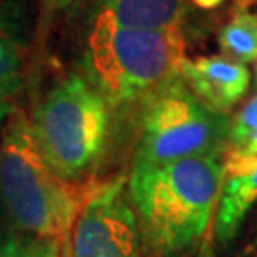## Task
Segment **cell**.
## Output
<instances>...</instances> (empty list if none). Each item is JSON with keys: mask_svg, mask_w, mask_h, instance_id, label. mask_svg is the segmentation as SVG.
Here are the masks:
<instances>
[{"mask_svg": "<svg viewBox=\"0 0 257 257\" xmlns=\"http://www.w3.org/2000/svg\"><path fill=\"white\" fill-rule=\"evenodd\" d=\"M223 185V155L132 170L130 198L139 232L158 257L191 249L210 229Z\"/></svg>", "mask_w": 257, "mask_h": 257, "instance_id": "6da1fadb", "label": "cell"}, {"mask_svg": "<svg viewBox=\"0 0 257 257\" xmlns=\"http://www.w3.org/2000/svg\"><path fill=\"white\" fill-rule=\"evenodd\" d=\"M99 183H73L50 168L18 107L0 134V202L12 225L38 242L63 244Z\"/></svg>", "mask_w": 257, "mask_h": 257, "instance_id": "7a4b0ae2", "label": "cell"}, {"mask_svg": "<svg viewBox=\"0 0 257 257\" xmlns=\"http://www.w3.org/2000/svg\"><path fill=\"white\" fill-rule=\"evenodd\" d=\"M181 29H128L92 21L86 40V78L110 107L151 99L181 74Z\"/></svg>", "mask_w": 257, "mask_h": 257, "instance_id": "3957f363", "label": "cell"}, {"mask_svg": "<svg viewBox=\"0 0 257 257\" xmlns=\"http://www.w3.org/2000/svg\"><path fill=\"white\" fill-rule=\"evenodd\" d=\"M50 168L67 181L84 183L107 149L110 105L82 74H67L48 90L29 116Z\"/></svg>", "mask_w": 257, "mask_h": 257, "instance_id": "277c9868", "label": "cell"}, {"mask_svg": "<svg viewBox=\"0 0 257 257\" xmlns=\"http://www.w3.org/2000/svg\"><path fill=\"white\" fill-rule=\"evenodd\" d=\"M230 118L206 107L175 78L147 101L132 170H151L183 158L223 155Z\"/></svg>", "mask_w": 257, "mask_h": 257, "instance_id": "5b68a950", "label": "cell"}, {"mask_svg": "<svg viewBox=\"0 0 257 257\" xmlns=\"http://www.w3.org/2000/svg\"><path fill=\"white\" fill-rule=\"evenodd\" d=\"M71 248L74 257H143L138 217L122 177L97 185L74 221Z\"/></svg>", "mask_w": 257, "mask_h": 257, "instance_id": "8992f818", "label": "cell"}, {"mask_svg": "<svg viewBox=\"0 0 257 257\" xmlns=\"http://www.w3.org/2000/svg\"><path fill=\"white\" fill-rule=\"evenodd\" d=\"M257 211V153H223V185L213 215V238L219 248L236 244Z\"/></svg>", "mask_w": 257, "mask_h": 257, "instance_id": "52a82bcc", "label": "cell"}, {"mask_svg": "<svg viewBox=\"0 0 257 257\" xmlns=\"http://www.w3.org/2000/svg\"><path fill=\"white\" fill-rule=\"evenodd\" d=\"M31 29L19 0H0V134L25 88Z\"/></svg>", "mask_w": 257, "mask_h": 257, "instance_id": "ba28073f", "label": "cell"}, {"mask_svg": "<svg viewBox=\"0 0 257 257\" xmlns=\"http://www.w3.org/2000/svg\"><path fill=\"white\" fill-rule=\"evenodd\" d=\"M181 80L185 86L219 114H229L249 88V71L246 65L230 61L223 55L185 59L181 65Z\"/></svg>", "mask_w": 257, "mask_h": 257, "instance_id": "9c48e42d", "label": "cell"}, {"mask_svg": "<svg viewBox=\"0 0 257 257\" xmlns=\"http://www.w3.org/2000/svg\"><path fill=\"white\" fill-rule=\"evenodd\" d=\"M189 0H93V21L128 29H181Z\"/></svg>", "mask_w": 257, "mask_h": 257, "instance_id": "30bf717a", "label": "cell"}, {"mask_svg": "<svg viewBox=\"0 0 257 257\" xmlns=\"http://www.w3.org/2000/svg\"><path fill=\"white\" fill-rule=\"evenodd\" d=\"M217 40L223 57L230 61L240 65L257 61V12L238 10L223 25Z\"/></svg>", "mask_w": 257, "mask_h": 257, "instance_id": "8fae6325", "label": "cell"}, {"mask_svg": "<svg viewBox=\"0 0 257 257\" xmlns=\"http://www.w3.org/2000/svg\"><path fill=\"white\" fill-rule=\"evenodd\" d=\"M255 132H257V93L234 114V118L230 120L227 149L240 147V145H242L249 136H253ZM227 149H225V151H227Z\"/></svg>", "mask_w": 257, "mask_h": 257, "instance_id": "7c38bea8", "label": "cell"}, {"mask_svg": "<svg viewBox=\"0 0 257 257\" xmlns=\"http://www.w3.org/2000/svg\"><path fill=\"white\" fill-rule=\"evenodd\" d=\"M59 246L54 242H31L21 246V257H59Z\"/></svg>", "mask_w": 257, "mask_h": 257, "instance_id": "4fadbf2b", "label": "cell"}, {"mask_svg": "<svg viewBox=\"0 0 257 257\" xmlns=\"http://www.w3.org/2000/svg\"><path fill=\"white\" fill-rule=\"evenodd\" d=\"M73 0H42V12H44V18L50 19L54 18L57 12L69 8Z\"/></svg>", "mask_w": 257, "mask_h": 257, "instance_id": "5bb4252c", "label": "cell"}, {"mask_svg": "<svg viewBox=\"0 0 257 257\" xmlns=\"http://www.w3.org/2000/svg\"><path fill=\"white\" fill-rule=\"evenodd\" d=\"M0 257H21V244L14 236H4L0 246Z\"/></svg>", "mask_w": 257, "mask_h": 257, "instance_id": "9a60e30c", "label": "cell"}, {"mask_svg": "<svg viewBox=\"0 0 257 257\" xmlns=\"http://www.w3.org/2000/svg\"><path fill=\"white\" fill-rule=\"evenodd\" d=\"M227 151H230V153H238V155H255L257 153V132L253 134V136H249L240 147L227 149Z\"/></svg>", "mask_w": 257, "mask_h": 257, "instance_id": "2e32d148", "label": "cell"}, {"mask_svg": "<svg viewBox=\"0 0 257 257\" xmlns=\"http://www.w3.org/2000/svg\"><path fill=\"white\" fill-rule=\"evenodd\" d=\"M225 0H191V4H194L196 8L200 10H215L219 8Z\"/></svg>", "mask_w": 257, "mask_h": 257, "instance_id": "e0dca14e", "label": "cell"}, {"mask_svg": "<svg viewBox=\"0 0 257 257\" xmlns=\"http://www.w3.org/2000/svg\"><path fill=\"white\" fill-rule=\"evenodd\" d=\"M193 257H215V253H213V249H211L210 242H204V244L200 246V248H198V251H196Z\"/></svg>", "mask_w": 257, "mask_h": 257, "instance_id": "ac0fdd59", "label": "cell"}, {"mask_svg": "<svg viewBox=\"0 0 257 257\" xmlns=\"http://www.w3.org/2000/svg\"><path fill=\"white\" fill-rule=\"evenodd\" d=\"M59 257H74L73 248H71V236L63 240V244L59 246Z\"/></svg>", "mask_w": 257, "mask_h": 257, "instance_id": "d6986e66", "label": "cell"}, {"mask_svg": "<svg viewBox=\"0 0 257 257\" xmlns=\"http://www.w3.org/2000/svg\"><path fill=\"white\" fill-rule=\"evenodd\" d=\"M251 4H257V0H242V8L240 10H246V6H251Z\"/></svg>", "mask_w": 257, "mask_h": 257, "instance_id": "ffe728a7", "label": "cell"}, {"mask_svg": "<svg viewBox=\"0 0 257 257\" xmlns=\"http://www.w3.org/2000/svg\"><path fill=\"white\" fill-rule=\"evenodd\" d=\"M2 242H4V236H2V234H0V246H2Z\"/></svg>", "mask_w": 257, "mask_h": 257, "instance_id": "44dd1931", "label": "cell"}, {"mask_svg": "<svg viewBox=\"0 0 257 257\" xmlns=\"http://www.w3.org/2000/svg\"><path fill=\"white\" fill-rule=\"evenodd\" d=\"M255 82H257V61H255Z\"/></svg>", "mask_w": 257, "mask_h": 257, "instance_id": "7402d4cb", "label": "cell"}, {"mask_svg": "<svg viewBox=\"0 0 257 257\" xmlns=\"http://www.w3.org/2000/svg\"><path fill=\"white\" fill-rule=\"evenodd\" d=\"M238 4H240V8H242V0H238ZM240 8H238V10H240Z\"/></svg>", "mask_w": 257, "mask_h": 257, "instance_id": "603a6c76", "label": "cell"}]
</instances>
